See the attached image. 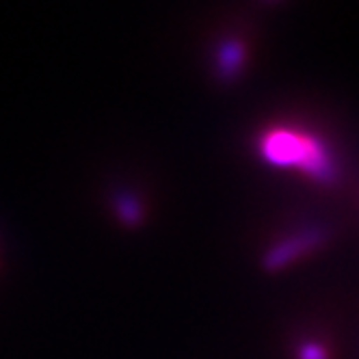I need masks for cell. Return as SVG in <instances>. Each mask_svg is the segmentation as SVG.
Here are the masks:
<instances>
[{
    "label": "cell",
    "instance_id": "1",
    "mask_svg": "<svg viewBox=\"0 0 359 359\" xmlns=\"http://www.w3.org/2000/svg\"><path fill=\"white\" fill-rule=\"evenodd\" d=\"M262 161L279 169H294L320 184H331L338 177V163L331 147L312 133L277 126L258 139Z\"/></svg>",
    "mask_w": 359,
    "mask_h": 359
},
{
    "label": "cell",
    "instance_id": "2",
    "mask_svg": "<svg viewBox=\"0 0 359 359\" xmlns=\"http://www.w3.org/2000/svg\"><path fill=\"white\" fill-rule=\"evenodd\" d=\"M325 241V229L318 225H310L297 229L294 234L277 241L264 255H262V266L271 273L281 271L290 266L292 262H297L303 255H307L310 251H314L320 243Z\"/></svg>",
    "mask_w": 359,
    "mask_h": 359
},
{
    "label": "cell",
    "instance_id": "3",
    "mask_svg": "<svg viewBox=\"0 0 359 359\" xmlns=\"http://www.w3.org/2000/svg\"><path fill=\"white\" fill-rule=\"evenodd\" d=\"M245 46L238 39H225L215 53V67L223 81H234L245 65Z\"/></svg>",
    "mask_w": 359,
    "mask_h": 359
},
{
    "label": "cell",
    "instance_id": "4",
    "mask_svg": "<svg viewBox=\"0 0 359 359\" xmlns=\"http://www.w3.org/2000/svg\"><path fill=\"white\" fill-rule=\"evenodd\" d=\"M113 208L117 212V217L126 223V225H137L141 223V215H143V206L139 203V199L130 193H117L113 199Z\"/></svg>",
    "mask_w": 359,
    "mask_h": 359
},
{
    "label": "cell",
    "instance_id": "5",
    "mask_svg": "<svg viewBox=\"0 0 359 359\" xmlns=\"http://www.w3.org/2000/svg\"><path fill=\"white\" fill-rule=\"evenodd\" d=\"M297 359H329V353L318 342H303L297 351Z\"/></svg>",
    "mask_w": 359,
    "mask_h": 359
}]
</instances>
